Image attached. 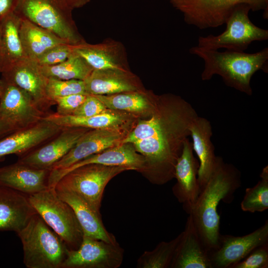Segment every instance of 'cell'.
I'll return each instance as SVG.
<instances>
[{
    "label": "cell",
    "instance_id": "6da1fadb",
    "mask_svg": "<svg viewBox=\"0 0 268 268\" xmlns=\"http://www.w3.org/2000/svg\"><path fill=\"white\" fill-rule=\"evenodd\" d=\"M240 186L238 170L217 157L211 176L189 213L209 252L216 248L220 235L217 206L220 201L230 202Z\"/></svg>",
    "mask_w": 268,
    "mask_h": 268
},
{
    "label": "cell",
    "instance_id": "7a4b0ae2",
    "mask_svg": "<svg viewBox=\"0 0 268 268\" xmlns=\"http://www.w3.org/2000/svg\"><path fill=\"white\" fill-rule=\"evenodd\" d=\"M189 51L204 62L202 80L218 75L227 85L249 95L252 94L250 82L253 74L259 70L268 72L267 47L252 54L229 50L219 52L198 46L191 48Z\"/></svg>",
    "mask_w": 268,
    "mask_h": 268
},
{
    "label": "cell",
    "instance_id": "3957f363",
    "mask_svg": "<svg viewBox=\"0 0 268 268\" xmlns=\"http://www.w3.org/2000/svg\"><path fill=\"white\" fill-rule=\"evenodd\" d=\"M27 268H62L69 249L37 213L16 233Z\"/></svg>",
    "mask_w": 268,
    "mask_h": 268
},
{
    "label": "cell",
    "instance_id": "277c9868",
    "mask_svg": "<svg viewBox=\"0 0 268 268\" xmlns=\"http://www.w3.org/2000/svg\"><path fill=\"white\" fill-rule=\"evenodd\" d=\"M29 201L45 222L63 240L70 250H76L83 233L71 207L50 188L28 195Z\"/></svg>",
    "mask_w": 268,
    "mask_h": 268
},
{
    "label": "cell",
    "instance_id": "5b68a950",
    "mask_svg": "<svg viewBox=\"0 0 268 268\" xmlns=\"http://www.w3.org/2000/svg\"><path fill=\"white\" fill-rule=\"evenodd\" d=\"M71 11L62 0H19L15 12L73 45L84 40L77 31Z\"/></svg>",
    "mask_w": 268,
    "mask_h": 268
},
{
    "label": "cell",
    "instance_id": "8992f818",
    "mask_svg": "<svg viewBox=\"0 0 268 268\" xmlns=\"http://www.w3.org/2000/svg\"><path fill=\"white\" fill-rule=\"evenodd\" d=\"M183 13L185 22L200 29L219 27L225 24L235 8L248 5L253 11L264 10L268 19V0H168Z\"/></svg>",
    "mask_w": 268,
    "mask_h": 268
},
{
    "label": "cell",
    "instance_id": "52a82bcc",
    "mask_svg": "<svg viewBox=\"0 0 268 268\" xmlns=\"http://www.w3.org/2000/svg\"><path fill=\"white\" fill-rule=\"evenodd\" d=\"M250 10L251 8L247 4L236 6L225 23V30L217 36L210 34L200 36L197 46L215 50L224 48L226 50L244 52L253 42L267 40L268 30L251 22L248 16Z\"/></svg>",
    "mask_w": 268,
    "mask_h": 268
},
{
    "label": "cell",
    "instance_id": "ba28073f",
    "mask_svg": "<svg viewBox=\"0 0 268 268\" xmlns=\"http://www.w3.org/2000/svg\"><path fill=\"white\" fill-rule=\"evenodd\" d=\"M127 170H134L124 166L86 164L66 174L56 186L76 193L100 213L102 198L107 184L114 177Z\"/></svg>",
    "mask_w": 268,
    "mask_h": 268
},
{
    "label": "cell",
    "instance_id": "9c48e42d",
    "mask_svg": "<svg viewBox=\"0 0 268 268\" xmlns=\"http://www.w3.org/2000/svg\"><path fill=\"white\" fill-rule=\"evenodd\" d=\"M0 114L15 131L35 124L46 115L26 92L2 76L0 78Z\"/></svg>",
    "mask_w": 268,
    "mask_h": 268
},
{
    "label": "cell",
    "instance_id": "30bf717a",
    "mask_svg": "<svg viewBox=\"0 0 268 268\" xmlns=\"http://www.w3.org/2000/svg\"><path fill=\"white\" fill-rule=\"evenodd\" d=\"M117 242L109 243L83 235L76 250H69L62 268H117L123 260Z\"/></svg>",
    "mask_w": 268,
    "mask_h": 268
},
{
    "label": "cell",
    "instance_id": "8fae6325",
    "mask_svg": "<svg viewBox=\"0 0 268 268\" xmlns=\"http://www.w3.org/2000/svg\"><path fill=\"white\" fill-rule=\"evenodd\" d=\"M268 243V220L253 232L243 236L220 234L217 246L209 252L212 268H230L256 247Z\"/></svg>",
    "mask_w": 268,
    "mask_h": 268
},
{
    "label": "cell",
    "instance_id": "7c38bea8",
    "mask_svg": "<svg viewBox=\"0 0 268 268\" xmlns=\"http://www.w3.org/2000/svg\"><path fill=\"white\" fill-rule=\"evenodd\" d=\"M90 129L64 127L55 136L31 151L18 156L17 162L40 169H49L66 155Z\"/></svg>",
    "mask_w": 268,
    "mask_h": 268
},
{
    "label": "cell",
    "instance_id": "4fadbf2b",
    "mask_svg": "<svg viewBox=\"0 0 268 268\" xmlns=\"http://www.w3.org/2000/svg\"><path fill=\"white\" fill-rule=\"evenodd\" d=\"M127 134L124 127L90 129L50 170L66 169L89 156L119 145Z\"/></svg>",
    "mask_w": 268,
    "mask_h": 268
},
{
    "label": "cell",
    "instance_id": "5bb4252c",
    "mask_svg": "<svg viewBox=\"0 0 268 268\" xmlns=\"http://www.w3.org/2000/svg\"><path fill=\"white\" fill-rule=\"evenodd\" d=\"M89 164L128 166L134 170H143L147 168L146 159L137 153L132 144L121 143L89 156L66 169L50 170L49 187L54 188L59 180L68 172Z\"/></svg>",
    "mask_w": 268,
    "mask_h": 268
},
{
    "label": "cell",
    "instance_id": "9a60e30c",
    "mask_svg": "<svg viewBox=\"0 0 268 268\" xmlns=\"http://www.w3.org/2000/svg\"><path fill=\"white\" fill-rule=\"evenodd\" d=\"M0 73L1 76L26 92L46 115L51 107L55 105L46 94L48 78L34 61L26 59Z\"/></svg>",
    "mask_w": 268,
    "mask_h": 268
},
{
    "label": "cell",
    "instance_id": "2e32d148",
    "mask_svg": "<svg viewBox=\"0 0 268 268\" xmlns=\"http://www.w3.org/2000/svg\"><path fill=\"white\" fill-rule=\"evenodd\" d=\"M63 128L43 119L26 128L16 131L0 139V160L5 156L27 153L57 135Z\"/></svg>",
    "mask_w": 268,
    "mask_h": 268
},
{
    "label": "cell",
    "instance_id": "e0dca14e",
    "mask_svg": "<svg viewBox=\"0 0 268 268\" xmlns=\"http://www.w3.org/2000/svg\"><path fill=\"white\" fill-rule=\"evenodd\" d=\"M199 166V161L193 154L192 142L187 138L175 166L174 177L177 182L173 187V192L188 214L201 192L198 179Z\"/></svg>",
    "mask_w": 268,
    "mask_h": 268
},
{
    "label": "cell",
    "instance_id": "ac0fdd59",
    "mask_svg": "<svg viewBox=\"0 0 268 268\" xmlns=\"http://www.w3.org/2000/svg\"><path fill=\"white\" fill-rule=\"evenodd\" d=\"M171 268H212L209 251L203 244L191 214L181 233Z\"/></svg>",
    "mask_w": 268,
    "mask_h": 268
},
{
    "label": "cell",
    "instance_id": "d6986e66",
    "mask_svg": "<svg viewBox=\"0 0 268 268\" xmlns=\"http://www.w3.org/2000/svg\"><path fill=\"white\" fill-rule=\"evenodd\" d=\"M50 170L35 168L16 161L0 167V186L27 195L49 188Z\"/></svg>",
    "mask_w": 268,
    "mask_h": 268
},
{
    "label": "cell",
    "instance_id": "ffe728a7",
    "mask_svg": "<svg viewBox=\"0 0 268 268\" xmlns=\"http://www.w3.org/2000/svg\"><path fill=\"white\" fill-rule=\"evenodd\" d=\"M36 213L28 195L0 186V231L17 233Z\"/></svg>",
    "mask_w": 268,
    "mask_h": 268
},
{
    "label": "cell",
    "instance_id": "44dd1931",
    "mask_svg": "<svg viewBox=\"0 0 268 268\" xmlns=\"http://www.w3.org/2000/svg\"><path fill=\"white\" fill-rule=\"evenodd\" d=\"M71 46L73 52L84 59L93 69L129 70L125 50L118 42L110 40L90 44L84 41Z\"/></svg>",
    "mask_w": 268,
    "mask_h": 268
},
{
    "label": "cell",
    "instance_id": "7402d4cb",
    "mask_svg": "<svg viewBox=\"0 0 268 268\" xmlns=\"http://www.w3.org/2000/svg\"><path fill=\"white\" fill-rule=\"evenodd\" d=\"M54 189L57 195L73 210L83 235L109 243L117 242L114 236L105 228L100 213L97 212L82 197L73 191L57 186Z\"/></svg>",
    "mask_w": 268,
    "mask_h": 268
},
{
    "label": "cell",
    "instance_id": "603a6c76",
    "mask_svg": "<svg viewBox=\"0 0 268 268\" xmlns=\"http://www.w3.org/2000/svg\"><path fill=\"white\" fill-rule=\"evenodd\" d=\"M190 131L193 139V148L200 163L198 179L201 191L213 172L217 157L215 155L211 141L212 128L209 121L197 116L192 122Z\"/></svg>",
    "mask_w": 268,
    "mask_h": 268
},
{
    "label": "cell",
    "instance_id": "cb8c5ba5",
    "mask_svg": "<svg viewBox=\"0 0 268 268\" xmlns=\"http://www.w3.org/2000/svg\"><path fill=\"white\" fill-rule=\"evenodd\" d=\"M84 82L88 94L109 95L140 90L137 80L130 70L93 69Z\"/></svg>",
    "mask_w": 268,
    "mask_h": 268
},
{
    "label": "cell",
    "instance_id": "d4e9b609",
    "mask_svg": "<svg viewBox=\"0 0 268 268\" xmlns=\"http://www.w3.org/2000/svg\"><path fill=\"white\" fill-rule=\"evenodd\" d=\"M131 118L127 112L110 109L90 117L62 115L55 112L49 113L43 118L62 128L82 127L90 129L123 128Z\"/></svg>",
    "mask_w": 268,
    "mask_h": 268
},
{
    "label": "cell",
    "instance_id": "484cf974",
    "mask_svg": "<svg viewBox=\"0 0 268 268\" xmlns=\"http://www.w3.org/2000/svg\"><path fill=\"white\" fill-rule=\"evenodd\" d=\"M19 16L20 38L24 51L30 59L35 61L56 46L69 44L27 19Z\"/></svg>",
    "mask_w": 268,
    "mask_h": 268
},
{
    "label": "cell",
    "instance_id": "4316f807",
    "mask_svg": "<svg viewBox=\"0 0 268 268\" xmlns=\"http://www.w3.org/2000/svg\"><path fill=\"white\" fill-rule=\"evenodd\" d=\"M19 16L14 11L1 20L2 51L0 72L11 66L29 59L19 34Z\"/></svg>",
    "mask_w": 268,
    "mask_h": 268
},
{
    "label": "cell",
    "instance_id": "83f0119b",
    "mask_svg": "<svg viewBox=\"0 0 268 268\" xmlns=\"http://www.w3.org/2000/svg\"><path fill=\"white\" fill-rule=\"evenodd\" d=\"M110 110L139 114L155 110V105L140 90L109 95H95Z\"/></svg>",
    "mask_w": 268,
    "mask_h": 268
},
{
    "label": "cell",
    "instance_id": "f1b7e54d",
    "mask_svg": "<svg viewBox=\"0 0 268 268\" xmlns=\"http://www.w3.org/2000/svg\"><path fill=\"white\" fill-rule=\"evenodd\" d=\"M40 67L47 78L60 80L84 81L93 70L84 59L73 52L67 59L60 64L51 66H40Z\"/></svg>",
    "mask_w": 268,
    "mask_h": 268
},
{
    "label": "cell",
    "instance_id": "f546056e",
    "mask_svg": "<svg viewBox=\"0 0 268 268\" xmlns=\"http://www.w3.org/2000/svg\"><path fill=\"white\" fill-rule=\"evenodd\" d=\"M180 237L181 234L170 241L161 242L152 251H145L137 260V268H170Z\"/></svg>",
    "mask_w": 268,
    "mask_h": 268
},
{
    "label": "cell",
    "instance_id": "4dcf8cb0",
    "mask_svg": "<svg viewBox=\"0 0 268 268\" xmlns=\"http://www.w3.org/2000/svg\"><path fill=\"white\" fill-rule=\"evenodd\" d=\"M261 178L253 187L248 188L241 202V209L245 212H263L268 208V167H265Z\"/></svg>",
    "mask_w": 268,
    "mask_h": 268
},
{
    "label": "cell",
    "instance_id": "1f68e13d",
    "mask_svg": "<svg viewBox=\"0 0 268 268\" xmlns=\"http://www.w3.org/2000/svg\"><path fill=\"white\" fill-rule=\"evenodd\" d=\"M46 94L49 99L55 103L54 99L57 97L86 93L83 80H60L48 78Z\"/></svg>",
    "mask_w": 268,
    "mask_h": 268
},
{
    "label": "cell",
    "instance_id": "d6a6232c",
    "mask_svg": "<svg viewBox=\"0 0 268 268\" xmlns=\"http://www.w3.org/2000/svg\"><path fill=\"white\" fill-rule=\"evenodd\" d=\"M71 45L66 43L56 46L46 51L34 61L40 66H51L60 64L73 53Z\"/></svg>",
    "mask_w": 268,
    "mask_h": 268
},
{
    "label": "cell",
    "instance_id": "836d02e7",
    "mask_svg": "<svg viewBox=\"0 0 268 268\" xmlns=\"http://www.w3.org/2000/svg\"><path fill=\"white\" fill-rule=\"evenodd\" d=\"M268 243L255 248L243 260L230 268H268Z\"/></svg>",
    "mask_w": 268,
    "mask_h": 268
},
{
    "label": "cell",
    "instance_id": "e575fe53",
    "mask_svg": "<svg viewBox=\"0 0 268 268\" xmlns=\"http://www.w3.org/2000/svg\"><path fill=\"white\" fill-rule=\"evenodd\" d=\"M87 94H71L54 99L57 105L56 113L62 115H72L82 103Z\"/></svg>",
    "mask_w": 268,
    "mask_h": 268
},
{
    "label": "cell",
    "instance_id": "d590c367",
    "mask_svg": "<svg viewBox=\"0 0 268 268\" xmlns=\"http://www.w3.org/2000/svg\"><path fill=\"white\" fill-rule=\"evenodd\" d=\"M104 104L95 95L87 94L82 103L73 112V115L90 117L96 115L107 110Z\"/></svg>",
    "mask_w": 268,
    "mask_h": 268
},
{
    "label": "cell",
    "instance_id": "8d00e7d4",
    "mask_svg": "<svg viewBox=\"0 0 268 268\" xmlns=\"http://www.w3.org/2000/svg\"><path fill=\"white\" fill-rule=\"evenodd\" d=\"M19 0H0V21L15 11Z\"/></svg>",
    "mask_w": 268,
    "mask_h": 268
},
{
    "label": "cell",
    "instance_id": "74e56055",
    "mask_svg": "<svg viewBox=\"0 0 268 268\" xmlns=\"http://www.w3.org/2000/svg\"><path fill=\"white\" fill-rule=\"evenodd\" d=\"M16 131L0 114V139Z\"/></svg>",
    "mask_w": 268,
    "mask_h": 268
},
{
    "label": "cell",
    "instance_id": "f35d334b",
    "mask_svg": "<svg viewBox=\"0 0 268 268\" xmlns=\"http://www.w3.org/2000/svg\"><path fill=\"white\" fill-rule=\"evenodd\" d=\"M72 10L74 8L81 7L88 2L90 0H62Z\"/></svg>",
    "mask_w": 268,
    "mask_h": 268
},
{
    "label": "cell",
    "instance_id": "ab89813d",
    "mask_svg": "<svg viewBox=\"0 0 268 268\" xmlns=\"http://www.w3.org/2000/svg\"><path fill=\"white\" fill-rule=\"evenodd\" d=\"M2 32L1 28V20L0 21V64L1 63L2 57Z\"/></svg>",
    "mask_w": 268,
    "mask_h": 268
}]
</instances>
